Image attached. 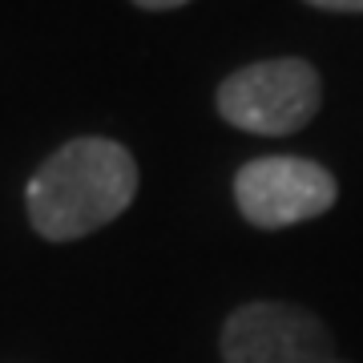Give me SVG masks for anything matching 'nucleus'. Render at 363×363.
<instances>
[{"instance_id": "f257e3e1", "label": "nucleus", "mask_w": 363, "mask_h": 363, "mask_svg": "<svg viewBox=\"0 0 363 363\" xmlns=\"http://www.w3.org/2000/svg\"><path fill=\"white\" fill-rule=\"evenodd\" d=\"M138 194V162L121 142L73 138L33 174L28 222L49 242H73L125 214Z\"/></svg>"}, {"instance_id": "f03ea898", "label": "nucleus", "mask_w": 363, "mask_h": 363, "mask_svg": "<svg viewBox=\"0 0 363 363\" xmlns=\"http://www.w3.org/2000/svg\"><path fill=\"white\" fill-rule=\"evenodd\" d=\"M323 101V81L303 57L255 61L218 85V113L234 130L283 138L298 133Z\"/></svg>"}, {"instance_id": "7ed1b4c3", "label": "nucleus", "mask_w": 363, "mask_h": 363, "mask_svg": "<svg viewBox=\"0 0 363 363\" xmlns=\"http://www.w3.org/2000/svg\"><path fill=\"white\" fill-rule=\"evenodd\" d=\"M339 186L307 157H255L234 174V202L259 230H283L335 206Z\"/></svg>"}, {"instance_id": "20e7f679", "label": "nucleus", "mask_w": 363, "mask_h": 363, "mask_svg": "<svg viewBox=\"0 0 363 363\" xmlns=\"http://www.w3.org/2000/svg\"><path fill=\"white\" fill-rule=\"evenodd\" d=\"M335 343L319 315L291 303H247L222 327V363H331Z\"/></svg>"}, {"instance_id": "39448f33", "label": "nucleus", "mask_w": 363, "mask_h": 363, "mask_svg": "<svg viewBox=\"0 0 363 363\" xmlns=\"http://www.w3.org/2000/svg\"><path fill=\"white\" fill-rule=\"evenodd\" d=\"M315 9H327V13H363V0H307Z\"/></svg>"}, {"instance_id": "423d86ee", "label": "nucleus", "mask_w": 363, "mask_h": 363, "mask_svg": "<svg viewBox=\"0 0 363 363\" xmlns=\"http://www.w3.org/2000/svg\"><path fill=\"white\" fill-rule=\"evenodd\" d=\"M138 9H150V13H166V9H182V4H190V0H133Z\"/></svg>"}, {"instance_id": "0eeeda50", "label": "nucleus", "mask_w": 363, "mask_h": 363, "mask_svg": "<svg viewBox=\"0 0 363 363\" xmlns=\"http://www.w3.org/2000/svg\"><path fill=\"white\" fill-rule=\"evenodd\" d=\"M331 363H343V359H331Z\"/></svg>"}]
</instances>
